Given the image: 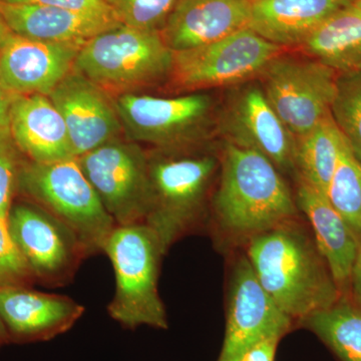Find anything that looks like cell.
Segmentation results:
<instances>
[{
	"label": "cell",
	"instance_id": "6da1fadb",
	"mask_svg": "<svg viewBox=\"0 0 361 361\" xmlns=\"http://www.w3.org/2000/svg\"><path fill=\"white\" fill-rule=\"evenodd\" d=\"M207 229L218 250H243L253 237L303 217L294 190L268 159L223 142Z\"/></svg>",
	"mask_w": 361,
	"mask_h": 361
},
{
	"label": "cell",
	"instance_id": "7a4b0ae2",
	"mask_svg": "<svg viewBox=\"0 0 361 361\" xmlns=\"http://www.w3.org/2000/svg\"><path fill=\"white\" fill-rule=\"evenodd\" d=\"M243 251L260 283L296 327L343 297L303 218L253 237Z\"/></svg>",
	"mask_w": 361,
	"mask_h": 361
},
{
	"label": "cell",
	"instance_id": "3957f363",
	"mask_svg": "<svg viewBox=\"0 0 361 361\" xmlns=\"http://www.w3.org/2000/svg\"><path fill=\"white\" fill-rule=\"evenodd\" d=\"M220 154L204 148L149 154V204L144 224L166 255L176 242L207 228Z\"/></svg>",
	"mask_w": 361,
	"mask_h": 361
},
{
	"label": "cell",
	"instance_id": "277c9868",
	"mask_svg": "<svg viewBox=\"0 0 361 361\" xmlns=\"http://www.w3.org/2000/svg\"><path fill=\"white\" fill-rule=\"evenodd\" d=\"M103 253L116 275L115 295L108 306L111 317L125 329H168L167 311L158 289L166 253L156 233L144 223L116 226Z\"/></svg>",
	"mask_w": 361,
	"mask_h": 361
},
{
	"label": "cell",
	"instance_id": "5b68a950",
	"mask_svg": "<svg viewBox=\"0 0 361 361\" xmlns=\"http://www.w3.org/2000/svg\"><path fill=\"white\" fill-rule=\"evenodd\" d=\"M18 195L39 206L63 223L84 247L87 257L103 253L116 227L77 158L35 163L25 159L18 177Z\"/></svg>",
	"mask_w": 361,
	"mask_h": 361
},
{
	"label": "cell",
	"instance_id": "8992f818",
	"mask_svg": "<svg viewBox=\"0 0 361 361\" xmlns=\"http://www.w3.org/2000/svg\"><path fill=\"white\" fill-rule=\"evenodd\" d=\"M172 63L173 51L160 32L121 25L87 40L73 68L118 97L168 80Z\"/></svg>",
	"mask_w": 361,
	"mask_h": 361
},
{
	"label": "cell",
	"instance_id": "52a82bcc",
	"mask_svg": "<svg viewBox=\"0 0 361 361\" xmlns=\"http://www.w3.org/2000/svg\"><path fill=\"white\" fill-rule=\"evenodd\" d=\"M114 99L127 140L158 151L201 149L216 133L217 106L206 92L173 97L133 92Z\"/></svg>",
	"mask_w": 361,
	"mask_h": 361
},
{
	"label": "cell",
	"instance_id": "ba28073f",
	"mask_svg": "<svg viewBox=\"0 0 361 361\" xmlns=\"http://www.w3.org/2000/svg\"><path fill=\"white\" fill-rule=\"evenodd\" d=\"M286 51L290 49L246 27L211 44L173 51L168 80L183 92L234 87L257 80L268 63Z\"/></svg>",
	"mask_w": 361,
	"mask_h": 361
},
{
	"label": "cell",
	"instance_id": "9c48e42d",
	"mask_svg": "<svg viewBox=\"0 0 361 361\" xmlns=\"http://www.w3.org/2000/svg\"><path fill=\"white\" fill-rule=\"evenodd\" d=\"M338 73L305 54L286 51L272 59L256 80L273 110L298 137L331 115Z\"/></svg>",
	"mask_w": 361,
	"mask_h": 361
},
{
	"label": "cell",
	"instance_id": "30bf717a",
	"mask_svg": "<svg viewBox=\"0 0 361 361\" xmlns=\"http://www.w3.org/2000/svg\"><path fill=\"white\" fill-rule=\"evenodd\" d=\"M226 294L224 341L217 361H242L267 338H283L296 324L260 283L243 250L234 252Z\"/></svg>",
	"mask_w": 361,
	"mask_h": 361
},
{
	"label": "cell",
	"instance_id": "8fae6325",
	"mask_svg": "<svg viewBox=\"0 0 361 361\" xmlns=\"http://www.w3.org/2000/svg\"><path fill=\"white\" fill-rule=\"evenodd\" d=\"M118 226L144 223L149 204V154L122 137L77 158Z\"/></svg>",
	"mask_w": 361,
	"mask_h": 361
},
{
	"label": "cell",
	"instance_id": "7c38bea8",
	"mask_svg": "<svg viewBox=\"0 0 361 361\" xmlns=\"http://www.w3.org/2000/svg\"><path fill=\"white\" fill-rule=\"evenodd\" d=\"M216 133L223 142L268 159L295 178V137L273 110L258 82L233 87L217 111Z\"/></svg>",
	"mask_w": 361,
	"mask_h": 361
},
{
	"label": "cell",
	"instance_id": "4fadbf2b",
	"mask_svg": "<svg viewBox=\"0 0 361 361\" xmlns=\"http://www.w3.org/2000/svg\"><path fill=\"white\" fill-rule=\"evenodd\" d=\"M7 227L35 282L44 286L68 283L87 258L73 232L32 202H14Z\"/></svg>",
	"mask_w": 361,
	"mask_h": 361
},
{
	"label": "cell",
	"instance_id": "5bb4252c",
	"mask_svg": "<svg viewBox=\"0 0 361 361\" xmlns=\"http://www.w3.org/2000/svg\"><path fill=\"white\" fill-rule=\"evenodd\" d=\"M49 97L63 116L75 158L121 137L115 99L75 68Z\"/></svg>",
	"mask_w": 361,
	"mask_h": 361
},
{
	"label": "cell",
	"instance_id": "9a60e30c",
	"mask_svg": "<svg viewBox=\"0 0 361 361\" xmlns=\"http://www.w3.org/2000/svg\"><path fill=\"white\" fill-rule=\"evenodd\" d=\"M84 312V306L68 296L32 286H0V318L11 343L51 341L73 329Z\"/></svg>",
	"mask_w": 361,
	"mask_h": 361
},
{
	"label": "cell",
	"instance_id": "2e32d148",
	"mask_svg": "<svg viewBox=\"0 0 361 361\" xmlns=\"http://www.w3.org/2000/svg\"><path fill=\"white\" fill-rule=\"evenodd\" d=\"M82 45L54 44L14 35L0 51V78L13 97H49L75 68Z\"/></svg>",
	"mask_w": 361,
	"mask_h": 361
},
{
	"label": "cell",
	"instance_id": "e0dca14e",
	"mask_svg": "<svg viewBox=\"0 0 361 361\" xmlns=\"http://www.w3.org/2000/svg\"><path fill=\"white\" fill-rule=\"evenodd\" d=\"M252 0H177L161 35L172 51L211 44L249 27Z\"/></svg>",
	"mask_w": 361,
	"mask_h": 361
},
{
	"label": "cell",
	"instance_id": "ac0fdd59",
	"mask_svg": "<svg viewBox=\"0 0 361 361\" xmlns=\"http://www.w3.org/2000/svg\"><path fill=\"white\" fill-rule=\"evenodd\" d=\"M295 200L320 253L326 261L342 296H349L351 270L357 250L358 236L330 204L326 195L296 177Z\"/></svg>",
	"mask_w": 361,
	"mask_h": 361
},
{
	"label": "cell",
	"instance_id": "d6986e66",
	"mask_svg": "<svg viewBox=\"0 0 361 361\" xmlns=\"http://www.w3.org/2000/svg\"><path fill=\"white\" fill-rule=\"evenodd\" d=\"M8 128L26 160L52 163L75 158L63 116L47 96L14 97Z\"/></svg>",
	"mask_w": 361,
	"mask_h": 361
},
{
	"label": "cell",
	"instance_id": "ffe728a7",
	"mask_svg": "<svg viewBox=\"0 0 361 361\" xmlns=\"http://www.w3.org/2000/svg\"><path fill=\"white\" fill-rule=\"evenodd\" d=\"M0 14L14 35L54 44L84 45L99 33L122 25L114 16L2 1H0Z\"/></svg>",
	"mask_w": 361,
	"mask_h": 361
},
{
	"label": "cell",
	"instance_id": "44dd1931",
	"mask_svg": "<svg viewBox=\"0 0 361 361\" xmlns=\"http://www.w3.org/2000/svg\"><path fill=\"white\" fill-rule=\"evenodd\" d=\"M353 0H252L249 28L295 51L323 21Z\"/></svg>",
	"mask_w": 361,
	"mask_h": 361
},
{
	"label": "cell",
	"instance_id": "7402d4cb",
	"mask_svg": "<svg viewBox=\"0 0 361 361\" xmlns=\"http://www.w3.org/2000/svg\"><path fill=\"white\" fill-rule=\"evenodd\" d=\"M295 51L337 73L361 66V11L353 4L339 9L311 33Z\"/></svg>",
	"mask_w": 361,
	"mask_h": 361
},
{
	"label": "cell",
	"instance_id": "603a6c76",
	"mask_svg": "<svg viewBox=\"0 0 361 361\" xmlns=\"http://www.w3.org/2000/svg\"><path fill=\"white\" fill-rule=\"evenodd\" d=\"M345 142L331 115L295 137V178L326 195Z\"/></svg>",
	"mask_w": 361,
	"mask_h": 361
},
{
	"label": "cell",
	"instance_id": "cb8c5ba5",
	"mask_svg": "<svg viewBox=\"0 0 361 361\" xmlns=\"http://www.w3.org/2000/svg\"><path fill=\"white\" fill-rule=\"evenodd\" d=\"M297 326L312 332L341 361H361V307L349 297L317 311Z\"/></svg>",
	"mask_w": 361,
	"mask_h": 361
},
{
	"label": "cell",
	"instance_id": "d4e9b609",
	"mask_svg": "<svg viewBox=\"0 0 361 361\" xmlns=\"http://www.w3.org/2000/svg\"><path fill=\"white\" fill-rule=\"evenodd\" d=\"M326 197L357 236L361 233V161L344 145Z\"/></svg>",
	"mask_w": 361,
	"mask_h": 361
},
{
	"label": "cell",
	"instance_id": "484cf974",
	"mask_svg": "<svg viewBox=\"0 0 361 361\" xmlns=\"http://www.w3.org/2000/svg\"><path fill=\"white\" fill-rule=\"evenodd\" d=\"M331 116L349 148L361 161V71L338 73Z\"/></svg>",
	"mask_w": 361,
	"mask_h": 361
},
{
	"label": "cell",
	"instance_id": "4316f807",
	"mask_svg": "<svg viewBox=\"0 0 361 361\" xmlns=\"http://www.w3.org/2000/svg\"><path fill=\"white\" fill-rule=\"evenodd\" d=\"M123 25L161 32L177 0H103Z\"/></svg>",
	"mask_w": 361,
	"mask_h": 361
},
{
	"label": "cell",
	"instance_id": "83f0119b",
	"mask_svg": "<svg viewBox=\"0 0 361 361\" xmlns=\"http://www.w3.org/2000/svg\"><path fill=\"white\" fill-rule=\"evenodd\" d=\"M23 157L9 128L0 130V219L6 222L18 195V177L25 159Z\"/></svg>",
	"mask_w": 361,
	"mask_h": 361
},
{
	"label": "cell",
	"instance_id": "f1b7e54d",
	"mask_svg": "<svg viewBox=\"0 0 361 361\" xmlns=\"http://www.w3.org/2000/svg\"><path fill=\"white\" fill-rule=\"evenodd\" d=\"M33 283L35 278L14 245L7 222L0 219V286H32Z\"/></svg>",
	"mask_w": 361,
	"mask_h": 361
},
{
	"label": "cell",
	"instance_id": "f546056e",
	"mask_svg": "<svg viewBox=\"0 0 361 361\" xmlns=\"http://www.w3.org/2000/svg\"><path fill=\"white\" fill-rule=\"evenodd\" d=\"M0 1L6 2V4L59 7V8L68 9L78 13L116 18L115 14L103 0H0Z\"/></svg>",
	"mask_w": 361,
	"mask_h": 361
},
{
	"label": "cell",
	"instance_id": "4dcf8cb0",
	"mask_svg": "<svg viewBox=\"0 0 361 361\" xmlns=\"http://www.w3.org/2000/svg\"><path fill=\"white\" fill-rule=\"evenodd\" d=\"M279 338H267L249 349L242 361H275Z\"/></svg>",
	"mask_w": 361,
	"mask_h": 361
},
{
	"label": "cell",
	"instance_id": "1f68e13d",
	"mask_svg": "<svg viewBox=\"0 0 361 361\" xmlns=\"http://www.w3.org/2000/svg\"><path fill=\"white\" fill-rule=\"evenodd\" d=\"M348 297L353 302L361 307V233L358 236L357 250H356L355 262L351 270Z\"/></svg>",
	"mask_w": 361,
	"mask_h": 361
},
{
	"label": "cell",
	"instance_id": "d6a6232c",
	"mask_svg": "<svg viewBox=\"0 0 361 361\" xmlns=\"http://www.w3.org/2000/svg\"><path fill=\"white\" fill-rule=\"evenodd\" d=\"M14 97H16L6 89L0 78V130L9 127V116Z\"/></svg>",
	"mask_w": 361,
	"mask_h": 361
},
{
	"label": "cell",
	"instance_id": "836d02e7",
	"mask_svg": "<svg viewBox=\"0 0 361 361\" xmlns=\"http://www.w3.org/2000/svg\"><path fill=\"white\" fill-rule=\"evenodd\" d=\"M14 33L11 32L6 20H4L1 14H0V51H1L2 47L9 42V39H11Z\"/></svg>",
	"mask_w": 361,
	"mask_h": 361
},
{
	"label": "cell",
	"instance_id": "e575fe53",
	"mask_svg": "<svg viewBox=\"0 0 361 361\" xmlns=\"http://www.w3.org/2000/svg\"><path fill=\"white\" fill-rule=\"evenodd\" d=\"M7 344H11L8 334H7L6 326H4V322L0 318V349L7 345Z\"/></svg>",
	"mask_w": 361,
	"mask_h": 361
},
{
	"label": "cell",
	"instance_id": "d590c367",
	"mask_svg": "<svg viewBox=\"0 0 361 361\" xmlns=\"http://www.w3.org/2000/svg\"><path fill=\"white\" fill-rule=\"evenodd\" d=\"M353 4L361 11V0H353Z\"/></svg>",
	"mask_w": 361,
	"mask_h": 361
},
{
	"label": "cell",
	"instance_id": "8d00e7d4",
	"mask_svg": "<svg viewBox=\"0 0 361 361\" xmlns=\"http://www.w3.org/2000/svg\"><path fill=\"white\" fill-rule=\"evenodd\" d=\"M358 70L361 71V66H360V68H358Z\"/></svg>",
	"mask_w": 361,
	"mask_h": 361
}]
</instances>
